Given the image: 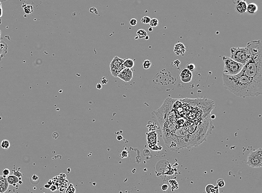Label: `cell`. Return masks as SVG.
<instances>
[{"instance_id": "obj_14", "label": "cell", "mask_w": 262, "mask_h": 193, "mask_svg": "<svg viewBox=\"0 0 262 193\" xmlns=\"http://www.w3.org/2000/svg\"><path fill=\"white\" fill-rule=\"evenodd\" d=\"M8 46L3 41L0 40V61L8 53Z\"/></svg>"}, {"instance_id": "obj_43", "label": "cell", "mask_w": 262, "mask_h": 193, "mask_svg": "<svg viewBox=\"0 0 262 193\" xmlns=\"http://www.w3.org/2000/svg\"><path fill=\"white\" fill-rule=\"evenodd\" d=\"M1 30H0V39H1Z\"/></svg>"}, {"instance_id": "obj_39", "label": "cell", "mask_w": 262, "mask_h": 193, "mask_svg": "<svg viewBox=\"0 0 262 193\" xmlns=\"http://www.w3.org/2000/svg\"><path fill=\"white\" fill-rule=\"evenodd\" d=\"M44 187L45 188H49L50 187V185H44Z\"/></svg>"}, {"instance_id": "obj_16", "label": "cell", "mask_w": 262, "mask_h": 193, "mask_svg": "<svg viewBox=\"0 0 262 193\" xmlns=\"http://www.w3.org/2000/svg\"><path fill=\"white\" fill-rule=\"evenodd\" d=\"M123 65L125 68L132 69L134 66V62L131 59H126L123 62Z\"/></svg>"}, {"instance_id": "obj_11", "label": "cell", "mask_w": 262, "mask_h": 193, "mask_svg": "<svg viewBox=\"0 0 262 193\" xmlns=\"http://www.w3.org/2000/svg\"><path fill=\"white\" fill-rule=\"evenodd\" d=\"M186 50V48L183 43H178L174 46V53L177 56H184Z\"/></svg>"}, {"instance_id": "obj_1", "label": "cell", "mask_w": 262, "mask_h": 193, "mask_svg": "<svg viewBox=\"0 0 262 193\" xmlns=\"http://www.w3.org/2000/svg\"><path fill=\"white\" fill-rule=\"evenodd\" d=\"M225 88L236 96L242 98L254 97L261 95L262 82L249 78L240 73L236 75H222Z\"/></svg>"}, {"instance_id": "obj_6", "label": "cell", "mask_w": 262, "mask_h": 193, "mask_svg": "<svg viewBox=\"0 0 262 193\" xmlns=\"http://www.w3.org/2000/svg\"><path fill=\"white\" fill-rule=\"evenodd\" d=\"M123 59H122L118 56H115L110 65V71L113 76L117 77L118 74L123 70L125 68L123 65Z\"/></svg>"}, {"instance_id": "obj_12", "label": "cell", "mask_w": 262, "mask_h": 193, "mask_svg": "<svg viewBox=\"0 0 262 193\" xmlns=\"http://www.w3.org/2000/svg\"><path fill=\"white\" fill-rule=\"evenodd\" d=\"M9 185L6 177L0 176V193L6 192L9 188Z\"/></svg>"}, {"instance_id": "obj_15", "label": "cell", "mask_w": 262, "mask_h": 193, "mask_svg": "<svg viewBox=\"0 0 262 193\" xmlns=\"http://www.w3.org/2000/svg\"><path fill=\"white\" fill-rule=\"evenodd\" d=\"M6 179L9 184L12 185L14 186H15L16 184H18L19 182L18 177L15 175H9L6 177Z\"/></svg>"}, {"instance_id": "obj_17", "label": "cell", "mask_w": 262, "mask_h": 193, "mask_svg": "<svg viewBox=\"0 0 262 193\" xmlns=\"http://www.w3.org/2000/svg\"><path fill=\"white\" fill-rule=\"evenodd\" d=\"M136 34H137V36H138V37L139 39H141L145 38L147 36V33L144 29H139V30H138L137 31Z\"/></svg>"}, {"instance_id": "obj_42", "label": "cell", "mask_w": 262, "mask_h": 193, "mask_svg": "<svg viewBox=\"0 0 262 193\" xmlns=\"http://www.w3.org/2000/svg\"><path fill=\"white\" fill-rule=\"evenodd\" d=\"M6 1V0H0V2H3V1Z\"/></svg>"}, {"instance_id": "obj_41", "label": "cell", "mask_w": 262, "mask_h": 193, "mask_svg": "<svg viewBox=\"0 0 262 193\" xmlns=\"http://www.w3.org/2000/svg\"><path fill=\"white\" fill-rule=\"evenodd\" d=\"M145 40H148L149 36H148V35H147V36H146L145 37Z\"/></svg>"}, {"instance_id": "obj_13", "label": "cell", "mask_w": 262, "mask_h": 193, "mask_svg": "<svg viewBox=\"0 0 262 193\" xmlns=\"http://www.w3.org/2000/svg\"><path fill=\"white\" fill-rule=\"evenodd\" d=\"M258 10V7L257 4H255V3H250L247 5L246 12H247L249 15H253L257 13Z\"/></svg>"}, {"instance_id": "obj_22", "label": "cell", "mask_w": 262, "mask_h": 193, "mask_svg": "<svg viewBox=\"0 0 262 193\" xmlns=\"http://www.w3.org/2000/svg\"><path fill=\"white\" fill-rule=\"evenodd\" d=\"M215 186L212 184L207 185L205 187V192L206 193H211L214 190Z\"/></svg>"}, {"instance_id": "obj_2", "label": "cell", "mask_w": 262, "mask_h": 193, "mask_svg": "<svg viewBox=\"0 0 262 193\" xmlns=\"http://www.w3.org/2000/svg\"><path fill=\"white\" fill-rule=\"evenodd\" d=\"M246 47L249 52V58L240 73L262 82V41L261 40L250 41Z\"/></svg>"}, {"instance_id": "obj_23", "label": "cell", "mask_w": 262, "mask_h": 193, "mask_svg": "<svg viewBox=\"0 0 262 193\" xmlns=\"http://www.w3.org/2000/svg\"><path fill=\"white\" fill-rule=\"evenodd\" d=\"M216 185H217V186L218 187V188H223V187L225 186V181H224V180L223 179H219L217 180Z\"/></svg>"}, {"instance_id": "obj_33", "label": "cell", "mask_w": 262, "mask_h": 193, "mask_svg": "<svg viewBox=\"0 0 262 193\" xmlns=\"http://www.w3.org/2000/svg\"><path fill=\"white\" fill-rule=\"evenodd\" d=\"M58 137H59V134H58V132H54V133H53V137L54 139H57Z\"/></svg>"}, {"instance_id": "obj_5", "label": "cell", "mask_w": 262, "mask_h": 193, "mask_svg": "<svg viewBox=\"0 0 262 193\" xmlns=\"http://www.w3.org/2000/svg\"><path fill=\"white\" fill-rule=\"evenodd\" d=\"M246 164L253 168L262 166V149L259 148L251 152L247 158Z\"/></svg>"}, {"instance_id": "obj_30", "label": "cell", "mask_w": 262, "mask_h": 193, "mask_svg": "<svg viewBox=\"0 0 262 193\" xmlns=\"http://www.w3.org/2000/svg\"><path fill=\"white\" fill-rule=\"evenodd\" d=\"M161 189L163 191H166L168 189V185L167 184L162 185V186H161Z\"/></svg>"}, {"instance_id": "obj_4", "label": "cell", "mask_w": 262, "mask_h": 193, "mask_svg": "<svg viewBox=\"0 0 262 193\" xmlns=\"http://www.w3.org/2000/svg\"><path fill=\"white\" fill-rule=\"evenodd\" d=\"M231 58L234 61L244 65L249 58V52L246 47H233L230 49Z\"/></svg>"}, {"instance_id": "obj_32", "label": "cell", "mask_w": 262, "mask_h": 193, "mask_svg": "<svg viewBox=\"0 0 262 193\" xmlns=\"http://www.w3.org/2000/svg\"><path fill=\"white\" fill-rule=\"evenodd\" d=\"M211 193H219V189H218V187L217 186H215L214 190H212V192Z\"/></svg>"}, {"instance_id": "obj_35", "label": "cell", "mask_w": 262, "mask_h": 193, "mask_svg": "<svg viewBox=\"0 0 262 193\" xmlns=\"http://www.w3.org/2000/svg\"><path fill=\"white\" fill-rule=\"evenodd\" d=\"M96 88L98 89H101L102 88V85L100 83H98L96 85Z\"/></svg>"}, {"instance_id": "obj_18", "label": "cell", "mask_w": 262, "mask_h": 193, "mask_svg": "<svg viewBox=\"0 0 262 193\" xmlns=\"http://www.w3.org/2000/svg\"><path fill=\"white\" fill-rule=\"evenodd\" d=\"M1 146L3 149H9L10 147V142H9V141L7 140L2 141L1 142Z\"/></svg>"}, {"instance_id": "obj_7", "label": "cell", "mask_w": 262, "mask_h": 193, "mask_svg": "<svg viewBox=\"0 0 262 193\" xmlns=\"http://www.w3.org/2000/svg\"><path fill=\"white\" fill-rule=\"evenodd\" d=\"M118 78L125 82H129L133 77V73L131 69L125 68L117 75Z\"/></svg>"}, {"instance_id": "obj_10", "label": "cell", "mask_w": 262, "mask_h": 193, "mask_svg": "<svg viewBox=\"0 0 262 193\" xmlns=\"http://www.w3.org/2000/svg\"><path fill=\"white\" fill-rule=\"evenodd\" d=\"M247 2L245 0H241L238 1L235 6V10L239 14H243L246 11Z\"/></svg>"}, {"instance_id": "obj_34", "label": "cell", "mask_w": 262, "mask_h": 193, "mask_svg": "<svg viewBox=\"0 0 262 193\" xmlns=\"http://www.w3.org/2000/svg\"><path fill=\"white\" fill-rule=\"evenodd\" d=\"M31 179H32V180H34V181H35H35H36V180H38L39 179V177H38V176L35 175H34L32 176Z\"/></svg>"}, {"instance_id": "obj_27", "label": "cell", "mask_w": 262, "mask_h": 193, "mask_svg": "<svg viewBox=\"0 0 262 193\" xmlns=\"http://www.w3.org/2000/svg\"><path fill=\"white\" fill-rule=\"evenodd\" d=\"M2 173H3V175L2 176H3V177H7L8 176L10 175V170L8 169H5L4 170H3Z\"/></svg>"}, {"instance_id": "obj_19", "label": "cell", "mask_w": 262, "mask_h": 193, "mask_svg": "<svg viewBox=\"0 0 262 193\" xmlns=\"http://www.w3.org/2000/svg\"><path fill=\"white\" fill-rule=\"evenodd\" d=\"M25 7H23V9L24 10V11L26 13V14H31L33 11V7L31 5H25Z\"/></svg>"}, {"instance_id": "obj_31", "label": "cell", "mask_w": 262, "mask_h": 193, "mask_svg": "<svg viewBox=\"0 0 262 193\" xmlns=\"http://www.w3.org/2000/svg\"><path fill=\"white\" fill-rule=\"evenodd\" d=\"M101 82L103 84H106L108 82V80L106 79L105 77H103L102 78V79L101 80Z\"/></svg>"}, {"instance_id": "obj_20", "label": "cell", "mask_w": 262, "mask_h": 193, "mask_svg": "<svg viewBox=\"0 0 262 193\" xmlns=\"http://www.w3.org/2000/svg\"><path fill=\"white\" fill-rule=\"evenodd\" d=\"M158 24H159V21H158V19L156 18H151L149 22V25H150V27H157Z\"/></svg>"}, {"instance_id": "obj_37", "label": "cell", "mask_w": 262, "mask_h": 193, "mask_svg": "<svg viewBox=\"0 0 262 193\" xmlns=\"http://www.w3.org/2000/svg\"><path fill=\"white\" fill-rule=\"evenodd\" d=\"M50 189H51V190H52V192H54V191H55V190H56V188H55V186L53 185V186H52L50 187Z\"/></svg>"}, {"instance_id": "obj_8", "label": "cell", "mask_w": 262, "mask_h": 193, "mask_svg": "<svg viewBox=\"0 0 262 193\" xmlns=\"http://www.w3.org/2000/svg\"><path fill=\"white\" fill-rule=\"evenodd\" d=\"M181 80L184 83H188L191 82L192 79V73L190 70L184 69L181 71L179 74Z\"/></svg>"}, {"instance_id": "obj_25", "label": "cell", "mask_w": 262, "mask_h": 193, "mask_svg": "<svg viewBox=\"0 0 262 193\" xmlns=\"http://www.w3.org/2000/svg\"><path fill=\"white\" fill-rule=\"evenodd\" d=\"M75 192H76L75 188H74L73 185L70 184L66 191V193H75Z\"/></svg>"}, {"instance_id": "obj_9", "label": "cell", "mask_w": 262, "mask_h": 193, "mask_svg": "<svg viewBox=\"0 0 262 193\" xmlns=\"http://www.w3.org/2000/svg\"><path fill=\"white\" fill-rule=\"evenodd\" d=\"M147 142L150 148L154 145H156L157 143V134L156 132H149L147 134Z\"/></svg>"}, {"instance_id": "obj_24", "label": "cell", "mask_w": 262, "mask_h": 193, "mask_svg": "<svg viewBox=\"0 0 262 193\" xmlns=\"http://www.w3.org/2000/svg\"><path fill=\"white\" fill-rule=\"evenodd\" d=\"M150 20H151V18L149 16H144L141 19V23H143L144 24H149Z\"/></svg>"}, {"instance_id": "obj_28", "label": "cell", "mask_w": 262, "mask_h": 193, "mask_svg": "<svg viewBox=\"0 0 262 193\" xmlns=\"http://www.w3.org/2000/svg\"><path fill=\"white\" fill-rule=\"evenodd\" d=\"M137 22H138L137 20L135 18H131V20H130V22H129L130 25L132 27H135V25H136Z\"/></svg>"}, {"instance_id": "obj_26", "label": "cell", "mask_w": 262, "mask_h": 193, "mask_svg": "<svg viewBox=\"0 0 262 193\" xmlns=\"http://www.w3.org/2000/svg\"><path fill=\"white\" fill-rule=\"evenodd\" d=\"M195 65L194 64H192V63H190V64H188L186 66V69H188V70H190V71L192 72L193 71L195 70Z\"/></svg>"}, {"instance_id": "obj_36", "label": "cell", "mask_w": 262, "mask_h": 193, "mask_svg": "<svg viewBox=\"0 0 262 193\" xmlns=\"http://www.w3.org/2000/svg\"><path fill=\"white\" fill-rule=\"evenodd\" d=\"M116 139L118 141H121V140L123 139V137H122L121 135H117V137H116Z\"/></svg>"}, {"instance_id": "obj_3", "label": "cell", "mask_w": 262, "mask_h": 193, "mask_svg": "<svg viewBox=\"0 0 262 193\" xmlns=\"http://www.w3.org/2000/svg\"><path fill=\"white\" fill-rule=\"evenodd\" d=\"M222 59L224 64L223 74L225 75L230 76L236 75L243 69V64L234 61L229 57L224 56Z\"/></svg>"}, {"instance_id": "obj_21", "label": "cell", "mask_w": 262, "mask_h": 193, "mask_svg": "<svg viewBox=\"0 0 262 193\" xmlns=\"http://www.w3.org/2000/svg\"><path fill=\"white\" fill-rule=\"evenodd\" d=\"M151 65V62L149 60H144L143 63V67L144 69H149Z\"/></svg>"}, {"instance_id": "obj_29", "label": "cell", "mask_w": 262, "mask_h": 193, "mask_svg": "<svg viewBox=\"0 0 262 193\" xmlns=\"http://www.w3.org/2000/svg\"><path fill=\"white\" fill-rule=\"evenodd\" d=\"M121 158H126L128 156V152L126 150H123L121 153Z\"/></svg>"}, {"instance_id": "obj_38", "label": "cell", "mask_w": 262, "mask_h": 193, "mask_svg": "<svg viewBox=\"0 0 262 193\" xmlns=\"http://www.w3.org/2000/svg\"><path fill=\"white\" fill-rule=\"evenodd\" d=\"M2 8H1V3H0V17L2 16Z\"/></svg>"}, {"instance_id": "obj_40", "label": "cell", "mask_w": 262, "mask_h": 193, "mask_svg": "<svg viewBox=\"0 0 262 193\" xmlns=\"http://www.w3.org/2000/svg\"><path fill=\"white\" fill-rule=\"evenodd\" d=\"M149 31H153V29H152V27H149L148 29Z\"/></svg>"}]
</instances>
